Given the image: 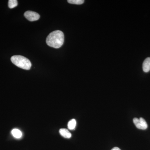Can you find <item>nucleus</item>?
Returning <instances> with one entry per match:
<instances>
[{
	"label": "nucleus",
	"instance_id": "1",
	"mask_svg": "<svg viewBox=\"0 0 150 150\" xmlns=\"http://www.w3.org/2000/svg\"><path fill=\"white\" fill-rule=\"evenodd\" d=\"M64 40V33L57 30L51 33L46 38V43L48 46L55 48H59L63 45Z\"/></svg>",
	"mask_w": 150,
	"mask_h": 150
},
{
	"label": "nucleus",
	"instance_id": "2",
	"mask_svg": "<svg viewBox=\"0 0 150 150\" xmlns=\"http://www.w3.org/2000/svg\"><path fill=\"white\" fill-rule=\"evenodd\" d=\"M11 60L14 64L19 68L25 70L30 69L32 65L29 59L20 55L13 56L11 58Z\"/></svg>",
	"mask_w": 150,
	"mask_h": 150
},
{
	"label": "nucleus",
	"instance_id": "3",
	"mask_svg": "<svg viewBox=\"0 0 150 150\" xmlns=\"http://www.w3.org/2000/svg\"><path fill=\"white\" fill-rule=\"evenodd\" d=\"M133 122L138 129L142 130H145L147 129V123L143 118H140L139 119L137 118H134Z\"/></svg>",
	"mask_w": 150,
	"mask_h": 150
},
{
	"label": "nucleus",
	"instance_id": "4",
	"mask_svg": "<svg viewBox=\"0 0 150 150\" xmlns=\"http://www.w3.org/2000/svg\"><path fill=\"white\" fill-rule=\"evenodd\" d=\"M25 18L30 21H36L40 18L39 14L32 11H27L24 14Z\"/></svg>",
	"mask_w": 150,
	"mask_h": 150
},
{
	"label": "nucleus",
	"instance_id": "5",
	"mask_svg": "<svg viewBox=\"0 0 150 150\" xmlns=\"http://www.w3.org/2000/svg\"><path fill=\"white\" fill-rule=\"evenodd\" d=\"M143 70L146 73L149 72L150 71V57L146 58L143 64Z\"/></svg>",
	"mask_w": 150,
	"mask_h": 150
},
{
	"label": "nucleus",
	"instance_id": "6",
	"mask_svg": "<svg viewBox=\"0 0 150 150\" xmlns=\"http://www.w3.org/2000/svg\"><path fill=\"white\" fill-rule=\"evenodd\" d=\"M59 133L62 137L66 139H70L71 137V134L67 129H61L59 130Z\"/></svg>",
	"mask_w": 150,
	"mask_h": 150
},
{
	"label": "nucleus",
	"instance_id": "7",
	"mask_svg": "<svg viewBox=\"0 0 150 150\" xmlns=\"http://www.w3.org/2000/svg\"><path fill=\"white\" fill-rule=\"evenodd\" d=\"M11 134L16 139H20L22 136V134L20 130L18 129H13L11 131Z\"/></svg>",
	"mask_w": 150,
	"mask_h": 150
},
{
	"label": "nucleus",
	"instance_id": "8",
	"mask_svg": "<svg viewBox=\"0 0 150 150\" xmlns=\"http://www.w3.org/2000/svg\"><path fill=\"white\" fill-rule=\"evenodd\" d=\"M76 121L74 119H72L69 121L68 124V129L70 130H73L76 127Z\"/></svg>",
	"mask_w": 150,
	"mask_h": 150
},
{
	"label": "nucleus",
	"instance_id": "9",
	"mask_svg": "<svg viewBox=\"0 0 150 150\" xmlns=\"http://www.w3.org/2000/svg\"><path fill=\"white\" fill-rule=\"evenodd\" d=\"M18 5V1L17 0H9L8 1V6L10 8H13Z\"/></svg>",
	"mask_w": 150,
	"mask_h": 150
},
{
	"label": "nucleus",
	"instance_id": "10",
	"mask_svg": "<svg viewBox=\"0 0 150 150\" xmlns=\"http://www.w3.org/2000/svg\"><path fill=\"white\" fill-rule=\"evenodd\" d=\"M67 1L68 2V3L71 4L81 5L83 4L84 1H83V0H68Z\"/></svg>",
	"mask_w": 150,
	"mask_h": 150
},
{
	"label": "nucleus",
	"instance_id": "11",
	"mask_svg": "<svg viewBox=\"0 0 150 150\" xmlns=\"http://www.w3.org/2000/svg\"><path fill=\"white\" fill-rule=\"evenodd\" d=\"M111 150H121L119 149V148L117 147H115L113 148V149H112Z\"/></svg>",
	"mask_w": 150,
	"mask_h": 150
}]
</instances>
